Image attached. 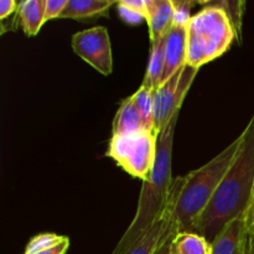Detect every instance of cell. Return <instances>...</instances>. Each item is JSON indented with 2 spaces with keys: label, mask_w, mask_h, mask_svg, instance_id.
Wrapping results in <instances>:
<instances>
[{
  "label": "cell",
  "mask_w": 254,
  "mask_h": 254,
  "mask_svg": "<svg viewBox=\"0 0 254 254\" xmlns=\"http://www.w3.org/2000/svg\"><path fill=\"white\" fill-rule=\"evenodd\" d=\"M46 0H25L19 2L17 14L20 24L27 36H35L45 24Z\"/></svg>",
  "instance_id": "obj_14"
},
{
  "label": "cell",
  "mask_w": 254,
  "mask_h": 254,
  "mask_svg": "<svg viewBox=\"0 0 254 254\" xmlns=\"http://www.w3.org/2000/svg\"><path fill=\"white\" fill-rule=\"evenodd\" d=\"M242 143L243 135L241 133L208 163L183 176L174 207V218L180 232H192L196 221L211 202L226 174L237 159Z\"/></svg>",
  "instance_id": "obj_3"
},
{
  "label": "cell",
  "mask_w": 254,
  "mask_h": 254,
  "mask_svg": "<svg viewBox=\"0 0 254 254\" xmlns=\"http://www.w3.org/2000/svg\"><path fill=\"white\" fill-rule=\"evenodd\" d=\"M174 7H175V17H174V24L185 25L188 26L191 20V7L196 5V1H176L173 0Z\"/></svg>",
  "instance_id": "obj_21"
},
{
  "label": "cell",
  "mask_w": 254,
  "mask_h": 254,
  "mask_svg": "<svg viewBox=\"0 0 254 254\" xmlns=\"http://www.w3.org/2000/svg\"><path fill=\"white\" fill-rule=\"evenodd\" d=\"M179 114L180 111L175 112L168 126L158 135L155 163L150 178L143 181L135 216L111 254H127L133 250L134 246L138 245L151 227L168 212L174 185L171 164L174 134Z\"/></svg>",
  "instance_id": "obj_2"
},
{
  "label": "cell",
  "mask_w": 254,
  "mask_h": 254,
  "mask_svg": "<svg viewBox=\"0 0 254 254\" xmlns=\"http://www.w3.org/2000/svg\"><path fill=\"white\" fill-rule=\"evenodd\" d=\"M71 46L74 54L91 64L103 76L113 72V56L108 30L106 26H94L72 36Z\"/></svg>",
  "instance_id": "obj_7"
},
{
  "label": "cell",
  "mask_w": 254,
  "mask_h": 254,
  "mask_svg": "<svg viewBox=\"0 0 254 254\" xmlns=\"http://www.w3.org/2000/svg\"><path fill=\"white\" fill-rule=\"evenodd\" d=\"M210 5L217 6L222 9L227 14L233 30H235L236 39L241 41L242 37V16L245 12V1H220V2H210Z\"/></svg>",
  "instance_id": "obj_18"
},
{
  "label": "cell",
  "mask_w": 254,
  "mask_h": 254,
  "mask_svg": "<svg viewBox=\"0 0 254 254\" xmlns=\"http://www.w3.org/2000/svg\"><path fill=\"white\" fill-rule=\"evenodd\" d=\"M178 232H179V231L171 233V235L169 236V237L166 238V240L164 241V242L161 243L160 246H159L158 250L155 251V253H154V254H174L173 247H171V242H173L174 236H175Z\"/></svg>",
  "instance_id": "obj_26"
},
{
  "label": "cell",
  "mask_w": 254,
  "mask_h": 254,
  "mask_svg": "<svg viewBox=\"0 0 254 254\" xmlns=\"http://www.w3.org/2000/svg\"><path fill=\"white\" fill-rule=\"evenodd\" d=\"M242 135L237 159L192 228L210 242L228 222L246 212L254 200V114Z\"/></svg>",
  "instance_id": "obj_1"
},
{
  "label": "cell",
  "mask_w": 254,
  "mask_h": 254,
  "mask_svg": "<svg viewBox=\"0 0 254 254\" xmlns=\"http://www.w3.org/2000/svg\"><path fill=\"white\" fill-rule=\"evenodd\" d=\"M134 106L140 116L143 128L145 130L154 131V98L153 89H149L146 87L140 86L138 91L131 96Z\"/></svg>",
  "instance_id": "obj_17"
},
{
  "label": "cell",
  "mask_w": 254,
  "mask_h": 254,
  "mask_svg": "<svg viewBox=\"0 0 254 254\" xmlns=\"http://www.w3.org/2000/svg\"><path fill=\"white\" fill-rule=\"evenodd\" d=\"M168 37V36H166ZM166 37L159 40L158 42L151 45L149 64L146 67L145 77L141 86L149 89H155L163 82L164 69H165V41Z\"/></svg>",
  "instance_id": "obj_15"
},
{
  "label": "cell",
  "mask_w": 254,
  "mask_h": 254,
  "mask_svg": "<svg viewBox=\"0 0 254 254\" xmlns=\"http://www.w3.org/2000/svg\"><path fill=\"white\" fill-rule=\"evenodd\" d=\"M117 4L113 0H68L60 19L82 20L107 16L109 9Z\"/></svg>",
  "instance_id": "obj_12"
},
{
  "label": "cell",
  "mask_w": 254,
  "mask_h": 254,
  "mask_svg": "<svg viewBox=\"0 0 254 254\" xmlns=\"http://www.w3.org/2000/svg\"><path fill=\"white\" fill-rule=\"evenodd\" d=\"M248 232L246 212L228 222L211 242V254H246Z\"/></svg>",
  "instance_id": "obj_9"
},
{
  "label": "cell",
  "mask_w": 254,
  "mask_h": 254,
  "mask_svg": "<svg viewBox=\"0 0 254 254\" xmlns=\"http://www.w3.org/2000/svg\"><path fill=\"white\" fill-rule=\"evenodd\" d=\"M188 26L174 24L165 41V69L163 82L170 78L186 64ZM161 82V83H163Z\"/></svg>",
  "instance_id": "obj_11"
},
{
  "label": "cell",
  "mask_w": 254,
  "mask_h": 254,
  "mask_svg": "<svg viewBox=\"0 0 254 254\" xmlns=\"http://www.w3.org/2000/svg\"><path fill=\"white\" fill-rule=\"evenodd\" d=\"M19 7V2L15 0H2L0 1V19L5 20L10 15L14 14Z\"/></svg>",
  "instance_id": "obj_23"
},
{
  "label": "cell",
  "mask_w": 254,
  "mask_h": 254,
  "mask_svg": "<svg viewBox=\"0 0 254 254\" xmlns=\"http://www.w3.org/2000/svg\"><path fill=\"white\" fill-rule=\"evenodd\" d=\"M181 183H183V176L176 178L174 180L173 190H171V198L170 205H169L168 212L161 218L160 221L155 223L151 227V230L146 233L145 237L140 241L136 246H134L133 250L129 251L127 254H154L158 250L159 246L169 237L173 232H176L179 230L178 225L174 218V207H175L176 198H178L179 190H180Z\"/></svg>",
  "instance_id": "obj_8"
},
{
  "label": "cell",
  "mask_w": 254,
  "mask_h": 254,
  "mask_svg": "<svg viewBox=\"0 0 254 254\" xmlns=\"http://www.w3.org/2000/svg\"><path fill=\"white\" fill-rule=\"evenodd\" d=\"M235 39L227 14L220 7L206 4L188 25L186 64L200 69L225 54Z\"/></svg>",
  "instance_id": "obj_4"
},
{
  "label": "cell",
  "mask_w": 254,
  "mask_h": 254,
  "mask_svg": "<svg viewBox=\"0 0 254 254\" xmlns=\"http://www.w3.org/2000/svg\"><path fill=\"white\" fill-rule=\"evenodd\" d=\"M64 240H66L64 236H59L56 233H41V235L35 236L34 238L30 240L24 254H32L50 250V248L56 247Z\"/></svg>",
  "instance_id": "obj_19"
},
{
  "label": "cell",
  "mask_w": 254,
  "mask_h": 254,
  "mask_svg": "<svg viewBox=\"0 0 254 254\" xmlns=\"http://www.w3.org/2000/svg\"><path fill=\"white\" fill-rule=\"evenodd\" d=\"M246 254H254V235H248Z\"/></svg>",
  "instance_id": "obj_27"
},
{
  "label": "cell",
  "mask_w": 254,
  "mask_h": 254,
  "mask_svg": "<svg viewBox=\"0 0 254 254\" xmlns=\"http://www.w3.org/2000/svg\"><path fill=\"white\" fill-rule=\"evenodd\" d=\"M197 72L198 68L185 64L174 76L153 91L154 130L156 135H159L168 126L175 112L181 109L186 93Z\"/></svg>",
  "instance_id": "obj_6"
},
{
  "label": "cell",
  "mask_w": 254,
  "mask_h": 254,
  "mask_svg": "<svg viewBox=\"0 0 254 254\" xmlns=\"http://www.w3.org/2000/svg\"><path fill=\"white\" fill-rule=\"evenodd\" d=\"M117 10H118V15L122 17V20L129 25H138L140 22L146 21V15L144 12L130 9L124 5L122 0L117 2Z\"/></svg>",
  "instance_id": "obj_20"
},
{
  "label": "cell",
  "mask_w": 254,
  "mask_h": 254,
  "mask_svg": "<svg viewBox=\"0 0 254 254\" xmlns=\"http://www.w3.org/2000/svg\"><path fill=\"white\" fill-rule=\"evenodd\" d=\"M67 2H68V0H46L45 22L52 19H60L64 7L67 6Z\"/></svg>",
  "instance_id": "obj_22"
},
{
  "label": "cell",
  "mask_w": 254,
  "mask_h": 254,
  "mask_svg": "<svg viewBox=\"0 0 254 254\" xmlns=\"http://www.w3.org/2000/svg\"><path fill=\"white\" fill-rule=\"evenodd\" d=\"M174 17L173 0H146V24L151 45L168 36L174 25Z\"/></svg>",
  "instance_id": "obj_10"
},
{
  "label": "cell",
  "mask_w": 254,
  "mask_h": 254,
  "mask_svg": "<svg viewBox=\"0 0 254 254\" xmlns=\"http://www.w3.org/2000/svg\"><path fill=\"white\" fill-rule=\"evenodd\" d=\"M174 254H211V242L196 232H178L171 242Z\"/></svg>",
  "instance_id": "obj_16"
},
{
  "label": "cell",
  "mask_w": 254,
  "mask_h": 254,
  "mask_svg": "<svg viewBox=\"0 0 254 254\" xmlns=\"http://www.w3.org/2000/svg\"><path fill=\"white\" fill-rule=\"evenodd\" d=\"M246 228L248 235H254V200L246 211Z\"/></svg>",
  "instance_id": "obj_25"
},
{
  "label": "cell",
  "mask_w": 254,
  "mask_h": 254,
  "mask_svg": "<svg viewBox=\"0 0 254 254\" xmlns=\"http://www.w3.org/2000/svg\"><path fill=\"white\" fill-rule=\"evenodd\" d=\"M145 130L143 128L140 116L134 106L131 97L126 98L119 106L116 117L113 121V135L121 136L129 135V134L138 133V131Z\"/></svg>",
  "instance_id": "obj_13"
},
{
  "label": "cell",
  "mask_w": 254,
  "mask_h": 254,
  "mask_svg": "<svg viewBox=\"0 0 254 254\" xmlns=\"http://www.w3.org/2000/svg\"><path fill=\"white\" fill-rule=\"evenodd\" d=\"M156 144L158 135L149 130L112 136L106 155L113 159L129 175L146 181L155 163Z\"/></svg>",
  "instance_id": "obj_5"
},
{
  "label": "cell",
  "mask_w": 254,
  "mask_h": 254,
  "mask_svg": "<svg viewBox=\"0 0 254 254\" xmlns=\"http://www.w3.org/2000/svg\"><path fill=\"white\" fill-rule=\"evenodd\" d=\"M68 247H69V240L66 237V240H64V242L60 243V245H57L56 247L50 248V250H46V251H42V252L32 253V254H66Z\"/></svg>",
  "instance_id": "obj_24"
}]
</instances>
